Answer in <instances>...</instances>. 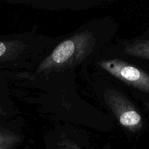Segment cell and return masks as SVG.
<instances>
[{
	"label": "cell",
	"mask_w": 149,
	"mask_h": 149,
	"mask_svg": "<svg viewBox=\"0 0 149 149\" xmlns=\"http://www.w3.org/2000/svg\"><path fill=\"white\" fill-rule=\"evenodd\" d=\"M12 135L0 130V149H6L13 141Z\"/></svg>",
	"instance_id": "cell-5"
},
{
	"label": "cell",
	"mask_w": 149,
	"mask_h": 149,
	"mask_svg": "<svg viewBox=\"0 0 149 149\" xmlns=\"http://www.w3.org/2000/svg\"><path fill=\"white\" fill-rule=\"evenodd\" d=\"M3 113H4V112H3L2 107H1V100H0V116L3 114Z\"/></svg>",
	"instance_id": "cell-6"
},
{
	"label": "cell",
	"mask_w": 149,
	"mask_h": 149,
	"mask_svg": "<svg viewBox=\"0 0 149 149\" xmlns=\"http://www.w3.org/2000/svg\"><path fill=\"white\" fill-rule=\"evenodd\" d=\"M126 50L130 55L149 60V39L136 41L127 46Z\"/></svg>",
	"instance_id": "cell-4"
},
{
	"label": "cell",
	"mask_w": 149,
	"mask_h": 149,
	"mask_svg": "<svg viewBox=\"0 0 149 149\" xmlns=\"http://www.w3.org/2000/svg\"><path fill=\"white\" fill-rule=\"evenodd\" d=\"M146 105L147 108H148V109L149 110V103H146Z\"/></svg>",
	"instance_id": "cell-7"
},
{
	"label": "cell",
	"mask_w": 149,
	"mask_h": 149,
	"mask_svg": "<svg viewBox=\"0 0 149 149\" xmlns=\"http://www.w3.org/2000/svg\"><path fill=\"white\" fill-rule=\"evenodd\" d=\"M80 36H76L61 42L52 52L49 61L54 64H63L69 61L79 49Z\"/></svg>",
	"instance_id": "cell-3"
},
{
	"label": "cell",
	"mask_w": 149,
	"mask_h": 149,
	"mask_svg": "<svg viewBox=\"0 0 149 149\" xmlns=\"http://www.w3.org/2000/svg\"><path fill=\"white\" fill-rule=\"evenodd\" d=\"M118 107V117L121 125L132 132L140 130L143 127L141 115L127 100H124Z\"/></svg>",
	"instance_id": "cell-2"
},
{
	"label": "cell",
	"mask_w": 149,
	"mask_h": 149,
	"mask_svg": "<svg viewBox=\"0 0 149 149\" xmlns=\"http://www.w3.org/2000/svg\"><path fill=\"white\" fill-rule=\"evenodd\" d=\"M100 65L122 81L149 93V74L143 70L119 60L103 61Z\"/></svg>",
	"instance_id": "cell-1"
}]
</instances>
